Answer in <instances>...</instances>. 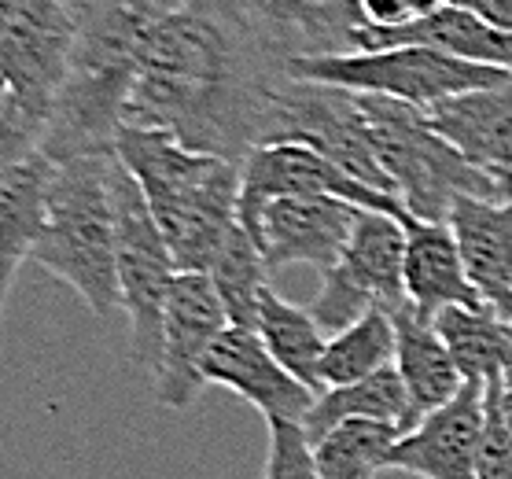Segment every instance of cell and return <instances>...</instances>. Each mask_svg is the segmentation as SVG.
Masks as SVG:
<instances>
[{
	"instance_id": "1",
	"label": "cell",
	"mask_w": 512,
	"mask_h": 479,
	"mask_svg": "<svg viewBox=\"0 0 512 479\" xmlns=\"http://www.w3.org/2000/svg\"><path fill=\"white\" fill-rule=\"evenodd\" d=\"M284 78L288 59L240 0H188L140 52L126 126L159 129L192 152L244 166L266 144Z\"/></svg>"
},
{
	"instance_id": "2",
	"label": "cell",
	"mask_w": 512,
	"mask_h": 479,
	"mask_svg": "<svg viewBox=\"0 0 512 479\" xmlns=\"http://www.w3.org/2000/svg\"><path fill=\"white\" fill-rule=\"evenodd\" d=\"M185 4L188 0H85L82 8H74V63L41 144L52 163L115 152L140 52Z\"/></svg>"
},
{
	"instance_id": "3",
	"label": "cell",
	"mask_w": 512,
	"mask_h": 479,
	"mask_svg": "<svg viewBox=\"0 0 512 479\" xmlns=\"http://www.w3.org/2000/svg\"><path fill=\"white\" fill-rule=\"evenodd\" d=\"M115 155L148 199L177 273H210L240 222V166L140 126H122Z\"/></svg>"
},
{
	"instance_id": "4",
	"label": "cell",
	"mask_w": 512,
	"mask_h": 479,
	"mask_svg": "<svg viewBox=\"0 0 512 479\" xmlns=\"http://www.w3.org/2000/svg\"><path fill=\"white\" fill-rule=\"evenodd\" d=\"M111 163L115 152L56 163L45 229L30 255V262L74 288L100 321L122 310Z\"/></svg>"
},
{
	"instance_id": "5",
	"label": "cell",
	"mask_w": 512,
	"mask_h": 479,
	"mask_svg": "<svg viewBox=\"0 0 512 479\" xmlns=\"http://www.w3.org/2000/svg\"><path fill=\"white\" fill-rule=\"evenodd\" d=\"M78 45L67 0H0V166L41 152Z\"/></svg>"
},
{
	"instance_id": "6",
	"label": "cell",
	"mask_w": 512,
	"mask_h": 479,
	"mask_svg": "<svg viewBox=\"0 0 512 479\" xmlns=\"http://www.w3.org/2000/svg\"><path fill=\"white\" fill-rule=\"evenodd\" d=\"M361 107L369 118L376 163L413 218L446 225L461 196L498 199L494 177L476 170L454 144L443 141L420 107L387 96H361Z\"/></svg>"
},
{
	"instance_id": "7",
	"label": "cell",
	"mask_w": 512,
	"mask_h": 479,
	"mask_svg": "<svg viewBox=\"0 0 512 479\" xmlns=\"http://www.w3.org/2000/svg\"><path fill=\"white\" fill-rule=\"evenodd\" d=\"M288 74L295 82L336 85V89L361 96H387V100L420 107V111L454 100V96L476 93V89H494L512 78L509 71L476 67V63L417 45L350 52V56L291 59Z\"/></svg>"
},
{
	"instance_id": "8",
	"label": "cell",
	"mask_w": 512,
	"mask_h": 479,
	"mask_svg": "<svg viewBox=\"0 0 512 479\" xmlns=\"http://www.w3.org/2000/svg\"><path fill=\"white\" fill-rule=\"evenodd\" d=\"M111 199H115L122 314L129 317V351L140 369L155 376L163 358V321L177 281V262L148 199L118 155L111 163Z\"/></svg>"
},
{
	"instance_id": "9",
	"label": "cell",
	"mask_w": 512,
	"mask_h": 479,
	"mask_svg": "<svg viewBox=\"0 0 512 479\" xmlns=\"http://www.w3.org/2000/svg\"><path fill=\"white\" fill-rule=\"evenodd\" d=\"M266 144H306L332 159L339 170H347L365 188L395 196L387 174L376 163L373 133H369V118H365L358 93L284 78L269 107Z\"/></svg>"
},
{
	"instance_id": "10",
	"label": "cell",
	"mask_w": 512,
	"mask_h": 479,
	"mask_svg": "<svg viewBox=\"0 0 512 479\" xmlns=\"http://www.w3.org/2000/svg\"><path fill=\"white\" fill-rule=\"evenodd\" d=\"M406 225L395 214L361 211L339 266L321 277V292L310 303L328 339L369 314L406 306Z\"/></svg>"
},
{
	"instance_id": "11",
	"label": "cell",
	"mask_w": 512,
	"mask_h": 479,
	"mask_svg": "<svg viewBox=\"0 0 512 479\" xmlns=\"http://www.w3.org/2000/svg\"><path fill=\"white\" fill-rule=\"evenodd\" d=\"M225 314L218 288L207 273H177L163 321V358L155 369V398L166 409H192L203 398V362L225 336Z\"/></svg>"
},
{
	"instance_id": "12",
	"label": "cell",
	"mask_w": 512,
	"mask_h": 479,
	"mask_svg": "<svg viewBox=\"0 0 512 479\" xmlns=\"http://www.w3.org/2000/svg\"><path fill=\"white\" fill-rule=\"evenodd\" d=\"M244 192H240V225H251L262 214V207L277 199H299V196H336L347 199L361 211H384V214H409L395 196L373 192L361 181L339 170L332 159L306 144H262L247 155L244 166Z\"/></svg>"
},
{
	"instance_id": "13",
	"label": "cell",
	"mask_w": 512,
	"mask_h": 479,
	"mask_svg": "<svg viewBox=\"0 0 512 479\" xmlns=\"http://www.w3.org/2000/svg\"><path fill=\"white\" fill-rule=\"evenodd\" d=\"M358 214L361 207L347 199L299 196L262 207V214L244 229L262 247L269 273L284 266H310L325 277L339 266V258L347 251Z\"/></svg>"
},
{
	"instance_id": "14",
	"label": "cell",
	"mask_w": 512,
	"mask_h": 479,
	"mask_svg": "<svg viewBox=\"0 0 512 479\" xmlns=\"http://www.w3.org/2000/svg\"><path fill=\"white\" fill-rule=\"evenodd\" d=\"M487 428V384H465L450 406L428 413L391 450L387 468L420 479H479V446Z\"/></svg>"
},
{
	"instance_id": "15",
	"label": "cell",
	"mask_w": 512,
	"mask_h": 479,
	"mask_svg": "<svg viewBox=\"0 0 512 479\" xmlns=\"http://www.w3.org/2000/svg\"><path fill=\"white\" fill-rule=\"evenodd\" d=\"M203 376H207V384L236 391L244 402H251L266 417V424H303L310 417V409L317 406L314 391L299 384L266 351V343L258 339V332H244V328H225V336L214 343V351L203 362Z\"/></svg>"
},
{
	"instance_id": "16",
	"label": "cell",
	"mask_w": 512,
	"mask_h": 479,
	"mask_svg": "<svg viewBox=\"0 0 512 479\" xmlns=\"http://www.w3.org/2000/svg\"><path fill=\"white\" fill-rule=\"evenodd\" d=\"M262 34L288 59H321L358 52L365 19L358 0H240Z\"/></svg>"
},
{
	"instance_id": "17",
	"label": "cell",
	"mask_w": 512,
	"mask_h": 479,
	"mask_svg": "<svg viewBox=\"0 0 512 479\" xmlns=\"http://www.w3.org/2000/svg\"><path fill=\"white\" fill-rule=\"evenodd\" d=\"M406 225V299L424 317H435L450 306H487L468 277L461 247L450 225L420 222L402 214Z\"/></svg>"
},
{
	"instance_id": "18",
	"label": "cell",
	"mask_w": 512,
	"mask_h": 479,
	"mask_svg": "<svg viewBox=\"0 0 512 479\" xmlns=\"http://www.w3.org/2000/svg\"><path fill=\"white\" fill-rule=\"evenodd\" d=\"M395 45H417L443 52V56L465 59L476 67H494V71L512 74V34L483 19L472 8H454L446 4L443 12L428 15L420 23L398 26V30H376L365 26L358 37V52H376V48H395Z\"/></svg>"
},
{
	"instance_id": "19",
	"label": "cell",
	"mask_w": 512,
	"mask_h": 479,
	"mask_svg": "<svg viewBox=\"0 0 512 479\" xmlns=\"http://www.w3.org/2000/svg\"><path fill=\"white\" fill-rule=\"evenodd\" d=\"M428 126L483 174L512 166V78L494 89L454 96L424 111Z\"/></svg>"
},
{
	"instance_id": "20",
	"label": "cell",
	"mask_w": 512,
	"mask_h": 479,
	"mask_svg": "<svg viewBox=\"0 0 512 479\" xmlns=\"http://www.w3.org/2000/svg\"><path fill=\"white\" fill-rule=\"evenodd\" d=\"M56 163L45 152L0 166V292L4 299L15 288V273L30 262L34 244L48 218V192H52Z\"/></svg>"
},
{
	"instance_id": "21",
	"label": "cell",
	"mask_w": 512,
	"mask_h": 479,
	"mask_svg": "<svg viewBox=\"0 0 512 479\" xmlns=\"http://www.w3.org/2000/svg\"><path fill=\"white\" fill-rule=\"evenodd\" d=\"M446 225L454 229L476 292L498 310L512 292V207L501 199L461 196Z\"/></svg>"
},
{
	"instance_id": "22",
	"label": "cell",
	"mask_w": 512,
	"mask_h": 479,
	"mask_svg": "<svg viewBox=\"0 0 512 479\" xmlns=\"http://www.w3.org/2000/svg\"><path fill=\"white\" fill-rule=\"evenodd\" d=\"M391 317H395V336H398L395 365L398 373H402V384L409 391L417 421H424L428 413L450 406L468 380L461 376L454 354L443 343V336H439V328H435L431 317L417 314L409 303L391 310Z\"/></svg>"
},
{
	"instance_id": "23",
	"label": "cell",
	"mask_w": 512,
	"mask_h": 479,
	"mask_svg": "<svg viewBox=\"0 0 512 479\" xmlns=\"http://www.w3.org/2000/svg\"><path fill=\"white\" fill-rule=\"evenodd\" d=\"M347 421H384L402 428V432L417 428L420 421L413 413V402H409V391L402 384L398 365H387V369H380V373L361 380V384L325 391L317 398V406L310 409V417L303 421V432L310 443H317V439H325L332 428Z\"/></svg>"
},
{
	"instance_id": "24",
	"label": "cell",
	"mask_w": 512,
	"mask_h": 479,
	"mask_svg": "<svg viewBox=\"0 0 512 479\" xmlns=\"http://www.w3.org/2000/svg\"><path fill=\"white\" fill-rule=\"evenodd\" d=\"M258 339L266 343V351L288 369L299 384H306L317 398L325 395L321 384V362H325L328 332L317 325L310 306L288 303L284 295L269 284L258 306Z\"/></svg>"
},
{
	"instance_id": "25",
	"label": "cell",
	"mask_w": 512,
	"mask_h": 479,
	"mask_svg": "<svg viewBox=\"0 0 512 479\" xmlns=\"http://www.w3.org/2000/svg\"><path fill=\"white\" fill-rule=\"evenodd\" d=\"M435 328L468 384H490L512 365V328L490 306H450Z\"/></svg>"
},
{
	"instance_id": "26",
	"label": "cell",
	"mask_w": 512,
	"mask_h": 479,
	"mask_svg": "<svg viewBox=\"0 0 512 479\" xmlns=\"http://www.w3.org/2000/svg\"><path fill=\"white\" fill-rule=\"evenodd\" d=\"M395 354V317H391V310L376 306L361 321H354L339 336L328 339L325 362H321V384H325V391L361 384V380L376 376L387 365H395Z\"/></svg>"
},
{
	"instance_id": "27",
	"label": "cell",
	"mask_w": 512,
	"mask_h": 479,
	"mask_svg": "<svg viewBox=\"0 0 512 479\" xmlns=\"http://www.w3.org/2000/svg\"><path fill=\"white\" fill-rule=\"evenodd\" d=\"M207 277L218 288V299H222L225 314H229V328L255 332L258 306H262V295L269 288V262L262 255L258 240L240 222L229 233L222 255H218V262H214Z\"/></svg>"
},
{
	"instance_id": "28",
	"label": "cell",
	"mask_w": 512,
	"mask_h": 479,
	"mask_svg": "<svg viewBox=\"0 0 512 479\" xmlns=\"http://www.w3.org/2000/svg\"><path fill=\"white\" fill-rule=\"evenodd\" d=\"M402 428L384 421H347L314 443V461L321 479H376L387 468Z\"/></svg>"
},
{
	"instance_id": "29",
	"label": "cell",
	"mask_w": 512,
	"mask_h": 479,
	"mask_svg": "<svg viewBox=\"0 0 512 479\" xmlns=\"http://www.w3.org/2000/svg\"><path fill=\"white\" fill-rule=\"evenodd\" d=\"M262 479H321L314 461V443L306 439L303 424H269V454L262 465Z\"/></svg>"
},
{
	"instance_id": "30",
	"label": "cell",
	"mask_w": 512,
	"mask_h": 479,
	"mask_svg": "<svg viewBox=\"0 0 512 479\" xmlns=\"http://www.w3.org/2000/svg\"><path fill=\"white\" fill-rule=\"evenodd\" d=\"M450 0H358V12L365 26L376 30H398V26L420 23L428 15L443 12Z\"/></svg>"
},
{
	"instance_id": "31",
	"label": "cell",
	"mask_w": 512,
	"mask_h": 479,
	"mask_svg": "<svg viewBox=\"0 0 512 479\" xmlns=\"http://www.w3.org/2000/svg\"><path fill=\"white\" fill-rule=\"evenodd\" d=\"M479 479H512V432L501 424V413L490 398L483 446H479Z\"/></svg>"
},
{
	"instance_id": "32",
	"label": "cell",
	"mask_w": 512,
	"mask_h": 479,
	"mask_svg": "<svg viewBox=\"0 0 512 479\" xmlns=\"http://www.w3.org/2000/svg\"><path fill=\"white\" fill-rule=\"evenodd\" d=\"M487 398L498 406V413H501V424L512 432V365L509 369H501L494 380L487 384Z\"/></svg>"
},
{
	"instance_id": "33",
	"label": "cell",
	"mask_w": 512,
	"mask_h": 479,
	"mask_svg": "<svg viewBox=\"0 0 512 479\" xmlns=\"http://www.w3.org/2000/svg\"><path fill=\"white\" fill-rule=\"evenodd\" d=\"M479 15H483V19H490L498 30L512 34V0H487V4L479 8Z\"/></svg>"
},
{
	"instance_id": "34",
	"label": "cell",
	"mask_w": 512,
	"mask_h": 479,
	"mask_svg": "<svg viewBox=\"0 0 512 479\" xmlns=\"http://www.w3.org/2000/svg\"><path fill=\"white\" fill-rule=\"evenodd\" d=\"M494 177V188H498V199L501 203H509L512 207V166L509 170H498V174H490Z\"/></svg>"
},
{
	"instance_id": "35",
	"label": "cell",
	"mask_w": 512,
	"mask_h": 479,
	"mask_svg": "<svg viewBox=\"0 0 512 479\" xmlns=\"http://www.w3.org/2000/svg\"><path fill=\"white\" fill-rule=\"evenodd\" d=\"M494 314H498L501 321H505V325L512 328V292H509V299H505V303H501L498 310H494Z\"/></svg>"
},
{
	"instance_id": "36",
	"label": "cell",
	"mask_w": 512,
	"mask_h": 479,
	"mask_svg": "<svg viewBox=\"0 0 512 479\" xmlns=\"http://www.w3.org/2000/svg\"><path fill=\"white\" fill-rule=\"evenodd\" d=\"M450 4H454V8H472V12H479L487 0H450Z\"/></svg>"
},
{
	"instance_id": "37",
	"label": "cell",
	"mask_w": 512,
	"mask_h": 479,
	"mask_svg": "<svg viewBox=\"0 0 512 479\" xmlns=\"http://www.w3.org/2000/svg\"><path fill=\"white\" fill-rule=\"evenodd\" d=\"M67 4H70V8H82L85 0H67Z\"/></svg>"
}]
</instances>
